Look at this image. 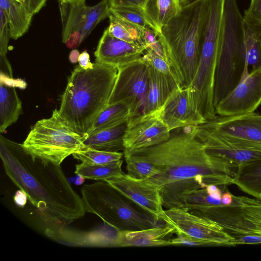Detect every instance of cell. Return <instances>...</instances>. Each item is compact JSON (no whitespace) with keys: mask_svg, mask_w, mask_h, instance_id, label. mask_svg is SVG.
I'll return each mask as SVG.
<instances>
[{"mask_svg":"<svg viewBox=\"0 0 261 261\" xmlns=\"http://www.w3.org/2000/svg\"><path fill=\"white\" fill-rule=\"evenodd\" d=\"M155 146L133 154L154 165L159 173L147 179L160 191L164 207L179 208L186 193L208 185L232 184L238 165L209 154L190 127Z\"/></svg>","mask_w":261,"mask_h":261,"instance_id":"1","label":"cell"},{"mask_svg":"<svg viewBox=\"0 0 261 261\" xmlns=\"http://www.w3.org/2000/svg\"><path fill=\"white\" fill-rule=\"evenodd\" d=\"M0 156L6 173L27 194L46 228L67 225L84 216L82 198L60 165L28 153L22 144L1 135Z\"/></svg>","mask_w":261,"mask_h":261,"instance_id":"2","label":"cell"},{"mask_svg":"<svg viewBox=\"0 0 261 261\" xmlns=\"http://www.w3.org/2000/svg\"><path fill=\"white\" fill-rule=\"evenodd\" d=\"M118 70L117 67L95 62L92 69L77 66L68 77L58 110L84 139L108 106Z\"/></svg>","mask_w":261,"mask_h":261,"instance_id":"3","label":"cell"},{"mask_svg":"<svg viewBox=\"0 0 261 261\" xmlns=\"http://www.w3.org/2000/svg\"><path fill=\"white\" fill-rule=\"evenodd\" d=\"M204 6L205 0H196L182 6L161 30L168 63L181 88L191 85L197 69Z\"/></svg>","mask_w":261,"mask_h":261,"instance_id":"4","label":"cell"},{"mask_svg":"<svg viewBox=\"0 0 261 261\" xmlns=\"http://www.w3.org/2000/svg\"><path fill=\"white\" fill-rule=\"evenodd\" d=\"M81 191L86 211L119 232L161 225L160 220L105 180L84 185Z\"/></svg>","mask_w":261,"mask_h":261,"instance_id":"5","label":"cell"},{"mask_svg":"<svg viewBox=\"0 0 261 261\" xmlns=\"http://www.w3.org/2000/svg\"><path fill=\"white\" fill-rule=\"evenodd\" d=\"M244 18L237 0H223L214 87V105L239 83L245 65Z\"/></svg>","mask_w":261,"mask_h":261,"instance_id":"6","label":"cell"},{"mask_svg":"<svg viewBox=\"0 0 261 261\" xmlns=\"http://www.w3.org/2000/svg\"><path fill=\"white\" fill-rule=\"evenodd\" d=\"M83 140L56 109L50 117L35 124L22 146L32 155L60 165L67 156L86 147Z\"/></svg>","mask_w":261,"mask_h":261,"instance_id":"7","label":"cell"},{"mask_svg":"<svg viewBox=\"0 0 261 261\" xmlns=\"http://www.w3.org/2000/svg\"><path fill=\"white\" fill-rule=\"evenodd\" d=\"M230 205H214L207 200L184 208L219 225L236 242L247 236H261V200L232 195Z\"/></svg>","mask_w":261,"mask_h":261,"instance_id":"8","label":"cell"},{"mask_svg":"<svg viewBox=\"0 0 261 261\" xmlns=\"http://www.w3.org/2000/svg\"><path fill=\"white\" fill-rule=\"evenodd\" d=\"M62 25V42L74 49L83 42L95 27L109 17L111 6L108 0H101L93 6L85 1L58 0Z\"/></svg>","mask_w":261,"mask_h":261,"instance_id":"9","label":"cell"},{"mask_svg":"<svg viewBox=\"0 0 261 261\" xmlns=\"http://www.w3.org/2000/svg\"><path fill=\"white\" fill-rule=\"evenodd\" d=\"M148 65L142 59L119 68L108 105L123 101L128 106L131 117L142 114L148 92Z\"/></svg>","mask_w":261,"mask_h":261,"instance_id":"10","label":"cell"},{"mask_svg":"<svg viewBox=\"0 0 261 261\" xmlns=\"http://www.w3.org/2000/svg\"><path fill=\"white\" fill-rule=\"evenodd\" d=\"M160 219L181 233L205 242L207 245L236 246L235 240L217 223L182 208L164 210Z\"/></svg>","mask_w":261,"mask_h":261,"instance_id":"11","label":"cell"},{"mask_svg":"<svg viewBox=\"0 0 261 261\" xmlns=\"http://www.w3.org/2000/svg\"><path fill=\"white\" fill-rule=\"evenodd\" d=\"M245 64L237 85L215 107L216 115L233 116L254 112L261 104V68L252 70Z\"/></svg>","mask_w":261,"mask_h":261,"instance_id":"12","label":"cell"},{"mask_svg":"<svg viewBox=\"0 0 261 261\" xmlns=\"http://www.w3.org/2000/svg\"><path fill=\"white\" fill-rule=\"evenodd\" d=\"M158 111L160 119L170 131L207 121L199 110L196 92L191 86L177 88Z\"/></svg>","mask_w":261,"mask_h":261,"instance_id":"13","label":"cell"},{"mask_svg":"<svg viewBox=\"0 0 261 261\" xmlns=\"http://www.w3.org/2000/svg\"><path fill=\"white\" fill-rule=\"evenodd\" d=\"M170 130L160 119L158 111L131 117L123 137V153L152 147L168 140Z\"/></svg>","mask_w":261,"mask_h":261,"instance_id":"14","label":"cell"},{"mask_svg":"<svg viewBox=\"0 0 261 261\" xmlns=\"http://www.w3.org/2000/svg\"><path fill=\"white\" fill-rule=\"evenodd\" d=\"M190 128L211 155L225 159L238 165L261 159V145L225 138L199 125L191 126Z\"/></svg>","mask_w":261,"mask_h":261,"instance_id":"15","label":"cell"},{"mask_svg":"<svg viewBox=\"0 0 261 261\" xmlns=\"http://www.w3.org/2000/svg\"><path fill=\"white\" fill-rule=\"evenodd\" d=\"M199 125L219 136L261 145V115L254 112L216 116Z\"/></svg>","mask_w":261,"mask_h":261,"instance_id":"16","label":"cell"},{"mask_svg":"<svg viewBox=\"0 0 261 261\" xmlns=\"http://www.w3.org/2000/svg\"><path fill=\"white\" fill-rule=\"evenodd\" d=\"M45 234L66 245L75 247H119L120 232L104 225L90 230L70 229L65 226L46 228Z\"/></svg>","mask_w":261,"mask_h":261,"instance_id":"17","label":"cell"},{"mask_svg":"<svg viewBox=\"0 0 261 261\" xmlns=\"http://www.w3.org/2000/svg\"><path fill=\"white\" fill-rule=\"evenodd\" d=\"M105 181L161 221L160 216L164 207L160 190L155 186L146 179L135 178L124 172Z\"/></svg>","mask_w":261,"mask_h":261,"instance_id":"18","label":"cell"},{"mask_svg":"<svg viewBox=\"0 0 261 261\" xmlns=\"http://www.w3.org/2000/svg\"><path fill=\"white\" fill-rule=\"evenodd\" d=\"M145 51L144 46L111 35L107 28L94 52L95 62L120 68L141 59Z\"/></svg>","mask_w":261,"mask_h":261,"instance_id":"19","label":"cell"},{"mask_svg":"<svg viewBox=\"0 0 261 261\" xmlns=\"http://www.w3.org/2000/svg\"><path fill=\"white\" fill-rule=\"evenodd\" d=\"M148 65V89L142 114L158 110L172 92L180 87L174 77L165 74Z\"/></svg>","mask_w":261,"mask_h":261,"instance_id":"20","label":"cell"},{"mask_svg":"<svg viewBox=\"0 0 261 261\" xmlns=\"http://www.w3.org/2000/svg\"><path fill=\"white\" fill-rule=\"evenodd\" d=\"M174 233L175 229L165 223L147 229L120 232L119 247L169 246L170 240L165 238Z\"/></svg>","mask_w":261,"mask_h":261,"instance_id":"21","label":"cell"},{"mask_svg":"<svg viewBox=\"0 0 261 261\" xmlns=\"http://www.w3.org/2000/svg\"><path fill=\"white\" fill-rule=\"evenodd\" d=\"M127 123L105 128L90 135L83 140L84 144L87 147L102 151H123V137Z\"/></svg>","mask_w":261,"mask_h":261,"instance_id":"22","label":"cell"},{"mask_svg":"<svg viewBox=\"0 0 261 261\" xmlns=\"http://www.w3.org/2000/svg\"><path fill=\"white\" fill-rule=\"evenodd\" d=\"M232 184L244 192L261 200V159L240 164Z\"/></svg>","mask_w":261,"mask_h":261,"instance_id":"23","label":"cell"},{"mask_svg":"<svg viewBox=\"0 0 261 261\" xmlns=\"http://www.w3.org/2000/svg\"><path fill=\"white\" fill-rule=\"evenodd\" d=\"M0 9L6 14L10 38L16 40L28 31L34 15L24 6L15 0H0Z\"/></svg>","mask_w":261,"mask_h":261,"instance_id":"24","label":"cell"},{"mask_svg":"<svg viewBox=\"0 0 261 261\" xmlns=\"http://www.w3.org/2000/svg\"><path fill=\"white\" fill-rule=\"evenodd\" d=\"M179 0H146L143 8L146 15L161 33L162 28L181 11Z\"/></svg>","mask_w":261,"mask_h":261,"instance_id":"25","label":"cell"},{"mask_svg":"<svg viewBox=\"0 0 261 261\" xmlns=\"http://www.w3.org/2000/svg\"><path fill=\"white\" fill-rule=\"evenodd\" d=\"M21 112V101L15 87L0 82V133L16 122Z\"/></svg>","mask_w":261,"mask_h":261,"instance_id":"26","label":"cell"},{"mask_svg":"<svg viewBox=\"0 0 261 261\" xmlns=\"http://www.w3.org/2000/svg\"><path fill=\"white\" fill-rule=\"evenodd\" d=\"M130 117L129 109L125 102L109 105L96 119L88 136L100 130L127 122Z\"/></svg>","mask_w":261,"mask_h":261,"instance_id":"27","label":"cell"},{"mask_svg":"<svg viewBox=\"0 0 261 261\" xmlns=\"http://www.w3.org/2000/svg\"><path fill=\"white\" fill-rule=\"evenodd\" d=\"M108 17L110 24L107 29L111 35L145 47L142 37L143 29L117 17L111 12Z\"/></svg>","mask_w":261,"mask_h":261,"instance_id":"28","label":"cell"},{"mask_svg":"<svg viewBox=\"0 0 261 261\" xmlns=\"http://www.w3.org/2000/svg\"><path fill=\"white\" fill-rule=\"evenodd\" d=\"M123 160L106 164L89 165L82 163L75 165V174L85 179L106 180L111 177L121 175Z\"/></svg>","mask_w":261,"mask_h":261,"instance_id":"29","label":"cell"},{"mask_svg":"<svg viewBox=\"0 0 261 261\" xmlns=\"http://www.w3.org/2000/svg\"><path fill=\"white\" fill-rule=\"evenodd\" d=\"M244 49L245 64L252 70L261 68V38L244 20Z\"/></svg>","mask_w":261,"mask_h":261,"instance_id":"30","label":"cell"},{"mask_svg":"<svg viewBox=\"0 0 261 261\" xmlns=\"http://www.w3.org/2000/svg\"><path fill=\"white\" fill-rule=\"evenodd\" d=\"M73 157L82 163L89 165H101L118 162L124 156L120 151H106L86 147L72 154Z\"/></svg>","mask_w":261,"mask_h":261,"instance_id":"31","label":"cell"},{"mask_svg":"<svg viewBox=\"0 0 261 261\" xmlns=\"http://www.w3.org/2000/svg\"><path fill=\"white\" fill-rule=\"evenodd\" d=\"M127 174L142 179H148L159 173L156 167L151 163L133 154H124Z\"/></svg>","mask_w":261,"mask_h":261,"instance_id":"32","label":"cell"},{"mask_svg":"<svg viewBox=\"0 0 261 261\" xmlns=\"http://www.w3.org/2000/svg\"><path fill=\"white\" fill-rule=\"evenodd\" d=\"M110 12L116 17L142 29L149 27L156 30L142 8L129 6L111 7Z\"/></svg>","mask_w":261,"mask_h":261,"instance_id":"33","label":"cell"},{"mask_svg":"<svg viewBox=\"0 0 261 261\" xmlns=\"http://www.w3.org/2000/svg\"><path fill=\"white\" fill-rule=\"evenodd\" d=\"M142 37L146 50L153 53L168 62L167 53L161 36V33L151 28H146L143 29Z\"/></svg>","mask_w":261,"mask_h":261,"instance_id":"34","label":"cell"},{"mask_svg":"<svg viewBox=\"0 0 261 261\" xmlns=\"http://www.w3.org/2000/svg\"><path fill=\"white\" fill-rule=\"evenodd\" d=\"M244 21L261 38V0H250L244 11Z\"/></svg>","mask_w":261,"mask_h":261,"instance_id":"35","label":"cell"},{"mask_svg":"<svg viewBox=\"0 0 261 261\" xmlns=\"http://www.w3.org/2000/svg\"><path fill=\"white\" fill-rule=\"evenodd\" d=\"M142 59L156 70L165 74L175 77L168 62L153 53L146 50Z\"/></svg>","mask_w":261,"mask_h":261,"instance_id":"36","label":"cell"},{"mask_svg":"<svg viewBox=\"0 0 261 261\" xmlns=\"http://www.w3.org/2000/svg\"><path fill=\"white\" fill-rule=\"evenodd\" d=\"M10 38V29L5 12L0 9V55L6 56Z\"/></svg>","mask_w":261,"mask_h":261,"instance_id":"37","label":"cell"},{"mask_svg":"<svg viewBox=\"0 0 261 261\" xmlns=\"http://www.w3.org/2000/svg\"><path fill=\"white\" fill-rule=\"evenodd\" d=\"M177 237L170 240L171 245L203 246L207 245L204 241L188 236L181 233H176Z\"/></svg>","mask_w":261,"mask_h":261,"instance_id":"38","label":"cell"},{"mask_svg":"<svg viewBox=\"0 0 261 261\" xmlns=\"http://www.w3.org/2000/svg\"><path fill=\"white\" fill-rule=\"evenodd\" d=\"M111 7H136L143 8L146 0H108Z\"/></svg>","mask_w":261,"mask_h":261,"instance_id":"39","label":"cell"},{"mask_svg":"<svg viewBox=\"0 0 261 261\" xmlns=\"http://www.w3.org/2000/svg\"><path fill=\"white\" fill-rule=\"evenodd\" d=\"M1 83L8 86L24 89L27 86L25 82L21 79H14L1 74Z\"/></svg>","mask_w":261,"mask_h":261,"instance_id":"40","label":"cell"},{"mask_svg":"<svg viewBox=\"0 0 261 261\" xmlns=\"http://www.w3.org/2000/svg\"><path fill=\"white\" fill-rule=\"evenodd\" d=\"M1 74L9 77H13L11 65L6 56L0 55Z\"/></svg>","mask_w":261,"mask_h":261,"instance_id":"41","label":"cell"},{"mask_svg":"<svg viewBox=\"0 0 261 261\" xmlns=\"http://www.w3.org/2000/svg\"><path fill=\"white\" fill-rule=\"evenodd\" d=\"M47 0H28V10L33 15L44 6Z\"/></svg>","mask_w":261,"mask_h":261,"instance_id":"42","label":"cell"},{"mask_svg":"<svg viewBox=\"0 0 261 261\" xmlns=\"http://www.w3.org/2000/svg\"><path fill=\"white\" fill-rule=\"evenodd\" d=\"M79 65L84 69H92L93 63L90 62V56L86 50L83 51L79 58Z\"/></svg>","mask_w":261,"mask_h":261,"instance_id":"43","label":"cell"},{"mask_svg":"<svg viewBox=\"0 0 261 261\" xmlns=\"http://www.w3.org/2000/svg\"><path fill=\"white\" fill-rule=\"evenodd\" d=\"M27 199L26 193L20 189L16 191L14 196L15 203L20 207H23L25 206Z\"/></svg>","mask_w":261,"mask_h":261,"instance_id":"44","label":"cell"},{"mask_svg":"<svg viewBox=\"0 0 261 261\" xmlns=\"http://www.w3.org/2000/svg\"><path fill=\"white\" fill-rule=\"evenodd\" d=\"M207 193L211 197L217 200H221L222 192L221 190L215 185H208L205 188Z\"/></svg>","mask_w":261,"mask_h":261,"instance_id":"45","label":"cell"},{"mask_svg":"<svg viewBox=\"0 0 261 261\" xmlns=\"http://www.w3.org/2000/svg\"><path fill=\"white\" fill-rule=\"evenodd\" d=\"M80 55L79 51L76 49H74L71 51L69 56V59L72 64H75L79 61V58Z\"/></svg>","mask_w":261,"mask_h":261,"instance_id":"46","label":"cell"},{"mask_svg":"<svg viewBox=\"0 0 261 261\" xmlns=\"http://www.w3.org/2000/svg\"><path fill=\"white\" fill-rule=\"evenodd\" d=\"M233 197L229 192H226L222 196L221 201L223 204L230 205L232 202Z\"/></svg>","mask_w":261,"mask_h":261,"instance_id":"47","label":"cell"},{"mask_svg":"<svg viewBox=\"0 0 261 261\" xmlns=\"http://www.w3.org/2000/svg\"><path fill=\"white\" fill-rule=\"evenodd\" d=\"M84 178L82 176L77 174L76 177L74 179V184L76 185H81L84 181Z\"/></svg>","mask_w":261,"mask_h":261,"instance_id":"48","label":"cell"},{"mask_svg":"<svg viewBox=\"0 0 261 261\" xmlns=\"http://www.w3.org/2000/svg\"><path fill=\"white\" fill-rule=\"evenodd\" d=\"M196 0H179L182 6H184L192 3Z\"/></svg>","mask_w":261,"mask_h":261,"instance_id":"49","label":"cell"},{"mask_svg":"<svg viewBox=\"0 0 261 261\" xmlns=\"http://www.w3.org/2000/svg\"><path fill=\"white\" fill-rule=\"evenodd\" d=\"M15 1L20 3L24 6L28 10V0H15Z\"/></svg>","mask_w":261,"mask_h":261,"instance_id":"50","label":"cell"},{"mask_svg":"<svg viewBox=\"0 0 261 261\" xmlns=\"http://www.w3.org/2000/svg\"><path fill=\"white\" fill-rule=\"evenodd\" d=\"M61 1H85L86 0H61Z\"/></svg>","mask_w":261,"mask_h":261,"instance_id":"51","label":"cell"}]
</instances>
